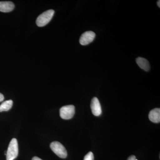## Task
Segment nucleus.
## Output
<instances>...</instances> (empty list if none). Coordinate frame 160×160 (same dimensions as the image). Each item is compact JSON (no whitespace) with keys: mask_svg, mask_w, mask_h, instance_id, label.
Segmentation results:
<instances>
[{"mask_svg":"<svg viewBox=\"0 0 160 160\" xmlns=\"http://www.w3.org/2000/svg\"><path fill=\"white\" fill-rule=\"evenodd\" d=\"M127 160H138L136 159V158L134 155H132L131 156L129 157V158L127 159Z\"/></svg>","mask_w":160,"mask_h":160,"instance_id":"f8f14e48","label":"nucleus"},{"mask_svg":"<svg viewBox=\"0 0 160 160\" xmlns=\"http://www.w3.org/2000/svg\"><path fill=\"white\" fill-rule=\"evenodd\" d=\"M84 160H94V155L92 152H89L84 157Z\"/></svg>","mask_w":160,"mask_h":160,"instance_id":"9b49d317","label":"nucleus"},{"mask_svg":"<svg viewBox=\"0 0 160 160\" xmlns=\"http://www.w3.org/2000/svg\"><path fill=\"white\" fill-rule=\"evenodd\" d=\"M50 148L52 151L59 157L65 158L67 157V152L66 148L61 143L53 142L50 145Z\"/></svg>","mask_w":160,"mask_h":160,"instance_id":"7ed1b4c3","label":"nucleus"},{"mask_svg":"<svg viewBox=\"0 0 160 160\" xmlns=\"http://www.w3.org/2000/svg\"><path fill=\"white\" fill-rule=\"evenodd\" d=\"M12 104H13V102L11 100H8L3 102L0 105V112L8 111L12 107Z\"/></svg>","mask_w":160,"mask_h":160,"instance_id":"9d476101","label":"nucleus"},{"mask_svg":"<svg viewBox=\"0 0 160 160\" xmlns=\"http://www.w3.org/2000/svg\"><path fill=\"white\" fill-rule=\"evenodd\" d=\"M149 119L152 122L159 123L160 122V108H155L152 109L149 112Z\"/></svg>","mask_w":160,"mask_h":160,"instance_id":"6e6552de","label":"nucleus"},{"mask_svg":"<svg viewBox=\"0 0 160 160\" xmlns=\"http://www.w3.org/2000/svg\"><path fill=\"white\" fill-rule=\"evenodd\" d=\"M14 5L11 2H0V12H10L14 9Z\"/></svg>","mask_w":160,"mask_h":160,"instance_id":"0eeeda50","label":"nucleus"},{"mask_svg":"<svg viewBox=\"0 0 160 160\" xmlns=\"http://www.w3.org/2000/svg\"><path fill=\"white\" fill-rule=\"evenodd\" d=\"M75 114V107L73 105L63 106L60 109V115L63 119L69 120L73 118Z\"/></svg>","mask_w":160,"mask_h":160,"instance_id":"20e7f679","label":"nucleus"},{"mask_svg":"<svg viewBox=\"0 0 160 160\" xmlns=\"http://www.w3.org/2000/svg\"><path fill=\"white\" fill-rule=\"evenodd\" d=\"M90 107L92 114L95 116H99L102 114L101 104L97 98L94 97L92 99L90 104Z\"/></svg>","mask_w":160,"mask_h":160,"instance_id":"423d86ee","label":"nucleus"},{"mask_svg":"<svg viewBox=\"0 0 160 160\" xmlns=\"http://www.w3.org/2000/svg\"><path fill=\"white\" fill-rule=\"evenodd\" d=\"M18 154V146L17 140L12 139L9 143L8 150L6 153V160H13L16 158Z\"/></svg>","mask_w":160,"mask_h":160,"instance_id":"f257e3e1","label":"nucleus"},{"mask_svg":"<svg viewBox=\"0 0 160 160\" xmlns=\"http://www.w3.org/2000/svg\"><path fill=\"white\" fill-rule=\"evenodd\" d=\"M137 64L141 69L146 72L149 71L150 69V65L148 60L144 58L139 57L136 59Z\"/></svg>","mask_w":160,"mask_h":160,"instance_id":"1a4fd4ad","label":"nucleus"},{"mask_svg":"<svg viewBox=\"0 0 160 160\" xmlns=\"http://www.w3.org/2000/svg\"><path fill=\"white\" fill-rule=\"evenodd\" d=\"M32 160H42L40 158L37 157H34L32 158Z\"/></svg>","mask_w":160,"mask_h":160,"instance_id":"4468645a","label":"nucleus"},{"mask_svg":"<svg viewBox=\"0 0 160 160\" xmlns=\"http://www.w3.org/2000/svg\"><path fill=\"white\" fill-rule=\"evenodd\" d=\"M54 14V11L52 9H49L44 12L39 16L37 19V25L39 27H43L46 26L51 21Z\"/></svg>","mask_w":160,"mask_h":160,"instance_id":"f03ea898","label":"nucleus"},{"mask_svg":"<svg viewBox=\"0 0 160 160\" xmlns=\"http://www.w3.org/2000/svg\"><path fill=\"white\" fill-rule=\"evenodd\" d=\"M96 34L93 32L86 31L80 37L79 42L82 46H86L92 42L95 38Z\"/></svg>","mask_w":160,"mask_h":160,"instance_id":"39448f33","label":"nucleus"},{"mask_svg":"<svg viewBox=\"0 0 160 160\" xmlns=\"http://www.w3.org/2000/svg\"><path fill=\"white\" fill-rule=\"evenodd\" d=\"M4 100V97L2 93H0V102H3Z\"/></svg>","mask_w":160,"mask_h":160,"instance_id":"ddd939ff","label":"nucleus"},{"mask_svg":"<svg viewBox=\"0 0 160 160\" xmlns=\"http://www.w3.org/2000/svg\"><path fill=\"white\" fill-rule=\"evenodd\" d=\"M157 5H158V6L159 7H160V1H159H159H158V2H157Z\"/></svg>","mask_w":160,"mask_h":160,"instance_id":"2eb2a0df","label":"nucleus"}]
</instances>
